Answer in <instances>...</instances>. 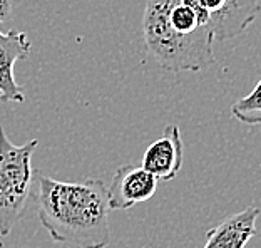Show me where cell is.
Here are the masks:
<instances>
[{"label":"cell","instance_id":"cell-1","mask_svg":"<svg viewBox=\"0 0 261 248\" xmlns=\"http://www.w3.org/2000/svg\"><path fill=\"white\" fill-rule=\"evenodd\" d=\"M37 203L39 221L56 243L77 248H106L111 243L109 196L102 180L67 183L40 175Z\"/></svg>","mask_w":261,"mask_h":248},{"label":"cell","instance_id":"cell-2","mask_svg":"<svg viewBox=\"0 0 261 248\" xmlns=\"http://www.w3.org/2000/svg\"><path fill=\"white\" fill-rule=\"evenodd\" d=\"M176 0H147L142 14L146 51L168 72H198L215 62V35H182L171 26L169 10Z\"/></svg>","mask_w":261,"mask_h":248},{"label":"cell","instance_id":"cell-3","mask_svg":"<svg viewBox=\"0 0 261 248\" xmlns=\"http://www.w3.org/2000/svg\"><path fill=\"white\" fill-rule=\"evenodd\" d=\"M39 141L14 144L0 126V237H7L22 220L34 196L32 153Z\"/></svg>","mask_w":261,"mask_h":248},{"label":"cell","instance_id":"cell-4","mask_svg":"<svg viewBox=\"0 0 261 248\" xmlns=\"http://www.w3.org/2000/svg\"><path fill=\"white\" fill-rule=\"evenodd\" d=\"M210 17V27L216 42L234 39L256 20L261 0H196Z\"/></svg>","mask_w":261,"mask_h":248},{"label":"cell","instance_id":"cell-5","mask_svg":"<svg viewBox=\"0 0 261 248\" xmlns=\"http://www.w3.org/2000/svg\"><path fill=\"white\" fill-rule=\"evenodd\" d=\"M158 178L146 168L126 164L116 169L108 188L111 210H129L151 200L158 190Z\"/></svg>","mask_w":261,"mask_h":248},{"label":"cell","instance_id":"cell-6","mask_svg":"<svg viewBox=\"0 0 261 248\" xmlns=\"http://www.w3.org/2000/svg\"><path fill=\"white\" fill-rule=\"evenodd\" d=\"M185 146L177 124H168L163 136L147 146L142 156V168H146L158 178V181L174 180L182 168Z\"/></svg>","mask_w":261,"mask_h":248},{"label":"cell","instance_id":"cell-7","mask_svg":"<svg viewBox=\"0 0 261 248\" xmlns=\"http://www.w3.org/2000/svg\"><path fill=\"white\" fill-rule=\"evenodd\" d=\"M31 40L22 31H0V101L23 103L25 92L15 81V64L31 54Z\"/></svg>","mask_w":261,"mask_h":248},{"label":"cell","instance_id":"cell-8","mask_svg":"<svg viewBox=\"0 0 261 248\" xmlns=\"http://www.w3.org/2000/svg\"><path fill=\"white\" fill-rule=\"evenodd\" d=\"M259 208L248 206L234 215L226 216L221 223L207 230L203 248H245L256 235Z\"/></svg>","mask_w":261,"mask_h":248},{"label":"cell","instance_id":"cell-9","mask_svg":"<svg viewBox=\"0 0 261 248\" xmlns=\"http://www.w3.org/2000/svg\"><path fill=\"white\" fill-rule=\"evenodd\" d=\"M231 116L246 126L261 124V79L248 96L238 99L231 106Z\"/></svg>","mask_w":261,"mask_h":248},{"label":"cell","instance_id":"cell-10","mask_svg":"<svg viewBox=\"0 0 261 248\" xmlns=\"http://www.w3.org/2000/svg\"><path fill=\"white\" fill-rule=\"evenodd\" d=\"M12 17V0H0V23L10 20Z\"/></svg>","mask_w":261,"mask_h":248}]
</instances>
